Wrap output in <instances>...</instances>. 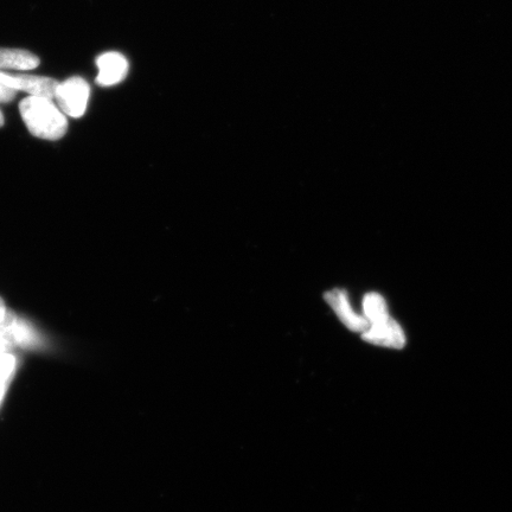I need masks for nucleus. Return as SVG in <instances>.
Returning <instances> with one entry per match:
<instances>
[{
	"label": "nucleus",
	"instance_id": "nucleus-11",
	"mask_svg": "<svg viewBox=\"0 0 512 512\" xmlns=\"http://www.w3.org/2000/svg\"><path fill=\"white\" fill-rule=\"evenodd\" d=\"M10 347H12V345L9 343L8 339L0 336V356L6 354V351H8Z\"/></svg>",
	"mask_w": 512,
	"mask_h": 512
},
{
	"label": "nucleus",
	"instance_id": "nucleus-8",
	"mask_svg": "<svg viewBox=\"0 0 512 512\" xmlns=\"http://www.w3.org/2000/svg\"><path fill=\"white\" fill-rule=\"evenodd\" d=\"M363 312L369 324L379 323L390 317L386 300L379 293H368L364 297Z\"/></svg>",
	"mask_w": 512,
	"mask_h": 512
},
{
	"label": "nucleus",
	"instance_id": "nucleus-3",
	"mask_svg": "<svg viewBox=\"0 0 512 512\" xmlns=\"http://www.w3.org/2000/svg\"><path fill=\"white\" fill-rule=\"evenodd\" d=\"M0 81L4 85L15 89L16 92H27L38 98L55 99V93L60 83L54 79L35 75H10L0 72Z\"/></svg>",
	"mask_w": 512,
	"mask_h": 512
},
{
	"label": "nucleus",
	"instance_id": "nucleus-1",
	"mask_svg": "<svg viewBox=\"0 0 512 512\" xmlns=\"http://www.w3.org/2000/svg\"><path fill=\"white\" fill-rule=\"evenodd\" d=\"M19 111L32 136L59 140L67 132L66 115L54 105L53 100L29 96L19 104Z\"/></svg>",
	"mask_w": 512,
	"mask_h": 512
},
{
	"label": "nucleus",
	"instance_id": "nucleus-2",
	"mask_svg": "<svg viewBox=\"0 0 512 512\" xmlns=\"http://www.w3.org/2000/svg\"><path fill=\"white\" fill-rule=\"evenodd\" d=\"M89 94L91 87L88 83L79 76H74L60 83L56 89L55 99L64 114L72 118H81L87 110Z\"/></svg>",
	"mask_w": 512,
	"mask_h": 512
},
{
	"label": "nucleus",
	"instance_id": "nucleus-12",
	"mask_svg": "<svg viewBox=\"0 0 512 512\" xmlns=\"http://www.w3.org/2000/svg\"><path fill=\"white\" fill-rule=\"evenodd\" d=\"M3 125H4V117H3L2 112H0V127H2Z\"/></svg>",
	"mask_w": 512,
	"mask_h": 512
},
{
	"label": "nucleus",
	"instance_id": "nucleus-5",
	"mask_svg": "<svg viewBox=\"0 0 512 512\" xmlns=\"http://www.w3.org/2000/svg\"><path fill=\"white\" fill-rule=\"evenodd\" d=\"M363 341L377 347L402 349L406 345V336L400 324L392 317L382 322L370 324L362 334Z\"/></svg>",
	"mask_w": 512,
	"mask_h": 512
},
{
	"label": "nucleus",
	"instance_id": "nucleus-9",
	"mask_svg": "<svg viewBox=\"0 0 512 512\" xmlns=\"http://www.w3.org/2000/svg\"><path fill=\"white\" fill-rule=\"evenodd\" d=\"M16 357L8 354L0 356V403L3 402L6 389H8L12 376L16 370Z\"/></svg>",
	"mask_w": 512,
	"mask_h": 512
},
{
	"label": "nucleus",
	"instance_id": "nucleus-10",
	"mask_svg": "<svg viewBox=\"0 0 512 512\" xmlns=\"http://www.w3.org/2000/svg\"><path fill=\"white\" fill-rule=\"evenodd\" d=\"M16 94L15 89L4 85V83L0 81V104H8V102L15 99Z\"/></svg>",
	"mask_w": 512,
	"mask_h": 512
},
{
	"label": "nucleus",
	"instance_id": "nucleus-4",
	"mask_svg": "<svg viewBox=\"0 0 512 512\" xmlns=\"http://www.w3.org/2000/svg\"><path fill=\"white\" fill-rule=\"evenodd\" d=\"M324 299L331 309L335 311L338 319L341 320L350 331L363 334L364 331L369 329L370 324L368 319L358 315V313L352 309L347 292L341 290V288H335V290L326 292Z\"/></svg>",
	"mask_w": 512,
	"mask_h": 512
},
{
	"label": "nucleus",
	"instance_id": "nucleus-7",
	"mask_svg": "<svg viewBox=\"0 0 512 512\" xmlns=\"http://www.w3.org/2000/svg\"><path fill=\"white\" fill-rule=\"evenodd\" d=\"M40 63V59L27 50L0 48V69L31 70Z\"/></svg>",
	"mask_w": 512,
	"mask_h": 512
},
{
	"label": "nucleus",
	"instance_id": "nucleus-6",
	"mask_svg": "<svg viewBox=\"0 0 512 512\" xmlns=\"http://www.w3.org/2000/svg\"><path fill=\"white\" fill-rule=\"evenodd\" d=\"M99 67V75L96 82L101 86L118 85L126 78L128 73V62L119 53L102 54L96 60Z\"/></svg>",
	"mask_w": 512,
	"mask_h": 512
}]
</instances>
